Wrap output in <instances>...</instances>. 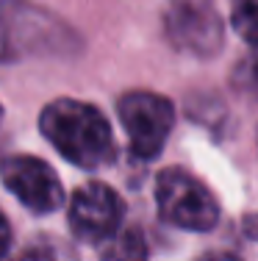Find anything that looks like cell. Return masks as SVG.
<instances>
[{
  "label": "cell",
  "mask_w": 258,
  "mask_h": 261,
  "mask_svg": "<svg viewBox=\"0 0 258 261\" xmlns=\"http://www.w3.org/2000/svg\"><path fill=\"white\" fill-rule=\"evenodd\" d=\"M0 178L3 186L36 214H50L64 203L59 175L53 167L34 156H9L0 161Z\"/></svg>",
  "instance_id": "cell-5"
},
{
  "label": "cell",
  "mask_w": 258,
  "mask_h": 261,
  "mask_svg": "<svg viewBox=\"0 0 258 261\" xmlns=\"http://www.w3.org/2000/svg\"><path fill=\"white\" fill-rule=\"evenodd\" d=\"M156 203L164 222L183 231H211L219 222V206L211 189L181 167H169L158 175Z\"/></svg>",
  "instance_id": "cell-2"
},
{
  "label": "cell",
  "mask_w": 258,
  "mask_h": 261,
  "mask_svg": "<svg viewBox=\"0 0 258 261\" xmlns=\"http://www.w3.org/2000/svg\"><path fill=\"white\" fill-rule=\"evenodd\" d=\"M164 34L181 53L211 59L222 50L225 25L214 0H172L164 11Z\"/></svg>",
  "instance_id": "cell-3"
},
{
  "label": "cell",
  "mask_w": 258,
  "mask_h": 261,
  "mask_svg": "<svg viewBox=\"0 0 258 261\" xmlns=\"http://www.w3.org/2000/svg\"><path fill=\"white\" fill-rule=\"evenodd\" d=\"M3 61H14V50H11V39H9V28H6V20L0 14V64Z\"/></svg>",
  "instance_id": "cell-11"
},
{
  "label": "cell",
  "mask_w": 258,
  "mask_h": 261,
  "mask_svg": "<svg viewBox=\"0 0 258 261\" xmlns=\"http://www.w3.org/2000/svg\"><path fill=\"white\" fill-rule=\"evenodd\" d=\"M103 261H147V242L139 228H120L103 245Z\"/></svg>",
  "instance_id": "cell-7"
},
{
  "label": "cell",
  "mask_w": 258,
  "mask_h": 261,
  "mask_svg": "<svg viewBox=\"0 0 258 261\" xmlns=\"http://www.w3.org/2000/svg\"><path fill=\"white\" fill-rule=\"evenodd\" d=\"M0 120H3V109H0Z\"/></svg>",
  "instance_id": "cell-14"
},
{
  "label": "cell",
  "mask_w": 258,
  "mask_h": 261,
  "mask_svg": "<svg viewBox=\"0 0 258 261\" xmlns=\"http://www.w3.org/2000/svg\"><path fill=\"white\" fill-rule=\"evenodd\" d=\"M233 86L258 100V45H250V53L233 70Z\"/></svg>",
  "instance_id": "cell-10"
},
{
  "label": "cell",
  "mask_w": 258,
  "mask_h": 261,
  "mask_svg": "<svg viewBox=\"0 0 258 261\" xmlns=\"http://www.w3.org/2000/svg\"><path fill=\"white\" fill-rule=\"evenodd\" d=\"M9 250H11V228H9L6 214L0 211V261L9 256Z\"/></svg>",
  "instance_id": "cell-12"
},
{
  "label": "cell",
  "mask_w": 258,
  "mask_h": 261,
  "mask_svg": "<svg viewBox=\"0 0 258 261\" xmlns=\"http://www.w3.org/2000/svg\"><path fill=\"white\" fill-rule=\"evenodd\" d=\"M45 139L75 167L97 170L114 159V136L108 120L92 103L61 97L45 106L39 117Z\"/></svg>",
  "instance_id": "cell-1"
},
{
  "label": "cell",
  "mask_w": 258,
  "mask_h": 261,
  "mask_svg": "<svg viewBox=\"0 0 258 261\" xmlns=\"http://www.w3.org/2000/svg\"><path fill=\"white\" fill-rule=\"evenodd\" d=\"M117 109H120V120L125 125L133 156L156 159L164 150L169 130L175 125L172 103L156 92H128Z\"/></svg>",
  "instance_id": "cell-4"
},
{
  "label": "cell",
  "mask_w": 258,
  "mask_h": 261,
  "mask_svg": "<svg viewBox=\"0 0 258 261\" xmlns=\"http://www.w3.org/2000/svg\"><path fill=\"white\" fill-rule=\"evenodd\" d=\"M231 25L247 45H258V0H231Z\"/></svg>",
  "instance_id": "cell-8"
},
{
  "label": "cell",
  "mask_w": 258,
  "mask_h": 261,
  "mask_svg": "<svg viewBox=\"0 0 258 261\" xmlns=\"http://www.w3.org/2000/svg\"><path fill=\"white\" fill-rule=\"evenodd\" d=\"M17 261H78L75 250H72L67 242L53 239V236H45V239L28 245L25 250L20 253Z\"/></svg>",
  "instance_id": "cell-9"
},
{
  "label": "cell",
  "mask_w": 258,
  "mask_h": 261,
  "mask_svg": "<svg viewBox=\"0 0 258 261\" xmlns=\"http://www.w3.org/2000/svg\"><path fill=\"white\" fill-rule=\"evenodd\" d=\"M197 261H242V258L231 256V253H206V256H200Z\"/></svg>",
  "instance_id": "cell-13"
},
{
  "label": "cell",
  "mask_w": 258,
  "mask_h": 261,
  "mask_svg": "<svg viewBox=\"0 0 258 261\" xmlns=\"http://www.w3.org/2000/svg\"><path fill=\"white\" fill-rule=\"evenodd\" d=\"M122 200L106 184H86L70 200V228L81 242H108L120 231Z\"/></svg>",
  "instance_id": "cell-6"
}]
</instances>
